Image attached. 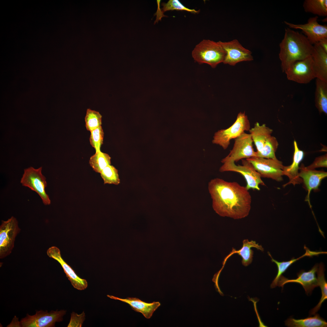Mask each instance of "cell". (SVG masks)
I'll return each mask as SVG.
<instances>
[{"mask_svg":"<svg viewBox=\"0 0 327 327\" xmlns=\"http://www.w3.org/2000/svg\"><path fill=\"white\" fill-rule=\"evenodd\" d=\"M315 106L320 113L327 114V82L316 78Z\"/></svg>","mask_w":327,"mask_h":327,"instance_id":"obj_22","label":"cell"},{"mask_svg":"<svg viewBox=\"0 0 327 327\" xmlns=\"http://www.w3.org/2000/svg\"><path fill=\"white\" fill-rule=\"evenodd\" d=\"M85 121L87 130L91 132L101 126L102 116L99 112L88 108L87 110Z\"/></svg>","mask_w":327,"mask_h":327,"instance_id":"obj_29","label":"cell"},{"mask_svg":"<svg viewBox=\"0 0 327 327\" xmlns=\"http://www.w3.org/2000/svg\"><path fill=\"white\" fill-rule=\"evenodd\" d=\"M279 46V58L284 72L295 61L310 57L313 48L305 35L288 28Z\"/></svg>","mask_w":327,"mask_h":327,"instance_id":"obj_2","label":"cell"},{"mask_svg":"<svg viewBox=\"0 0 327 327\" xmlns=\"http://www.w3.org/2000/svg\"><path fill=\"white\" fill-rule=\"evenodd\" d=\"M285 325L291 327H325L327 323L318 314H315L314 316L304 319L289 318L285 321Z\"/></svg>","mask_w":327,"mask_h":327,"instance_id":"obj_23","label":"cell"},{"mask_svg":"<svg viewBox=\"0 0 327 327\" xmlns=\"http://www.w3.org/2000/svg\"><path fill=\"white\" fill-rule=\"evenodd\" d=\"M100 174L104 184L117 185L120 183L118 170L112 165H110L107 166L102 170Z\"/></svg>","mask_w":327,"mask_h":327,"instance_id":"obj_30","label":"cell"},{"mask_svg":"<svg viewBox=\"0 0 327 327\" xmlns=\"http://www.w3.org/2000/svg\"><path fill=\"white\" fill-rule=\"evenodd\" d=\"M66 311L64 310L55 311L41 310L33 315L27 314L26 316L19 322L18 325L22 327H53L55 323L62 321Z\"/></svg>","mask_w":327,"mask_h":327,"instance_id":"obj_7","label":"cell"},{"mask_svg":"<svg viewBox=\"0 0 327 327\" xmlns=\"http://www.w3.org/2000/svg\"><path fill=\"white\" fill-rule=\"evenodd\" d=\"M324 268L322 263L318 266L317 271L318 286L321 288L322 296L318 304L309 312L310 315H315L320 308L322 303L327 299V282L325 277Z\"/></svg>","mask_w":327,"mask_h":327,"instance_id":"obj_24","label":"cell"},{"mask_svg":"<svg viewBox=\"0 0 327 327\" xmlns=\"http://www.w3.org/2000/svg\"><path fill=\"white\" fill-rule=\"evenodd\" d=\"M107 296L112 299L119 300L129 304L135 311L141 313L147 319H150L153 313L160 305L158 302L147 303L137 298L128 297L125 299L120 298L110 295Z\"/></svg>","mask_w":327,"mask_h":327,"instance_id":"obj_19","label":"cell"},{"mask_svg":"<svg viewBox=\"0 0 327 327\" xmlns=\"http://www.w3.org/2000/svg\"><path fill=\"white\" fill-rule=\"evenodd\" d=\"M90 132L89 140L91 145L95 149L96 152L100 151L104 137L102 126H101Z\"/></svg>","mask_w":327,"mask_h":327,"instance_id":"obj_31","label":"cell"},{"mask_svg":"<svg viewBox=\"0 0 327 327\" xmlns=\"http://www.w3.org/2000/svg\"><path fill=\"white\" fill-rule=\"evenodd\" d=\"M252 138L254 143L257 153L260 152L267 139L271 136L273 130L263 124L260 125L258 122L255 124L253 127L249 130Z\"/></svg>","mask_w":327,"mask_h":327,"instance_id":"obj_20","label":"cell"},{"mask_svg":"<svg viewBox=\"0 0 327 327\" xmlns=\"http://www.w3.org/2000/svg\"><path fill=\"white\" fill-rule=\"evenodd\" d=\"M47 254L49 257L56 260L60 264L74 287L80 290H84L87 288V280L79 277L72 268L65 261L61 256L59 248L55 246H51L48 249Z\"/></svg>","mask_w":327,"mask_h":327,"instance_id":"obj_14","label":"cell"},{"mask_svg":"<svg viewBox=\"0 0 327 327\" xmlns=\"http://www.w3.org/2000/svg\"><path fill=\"white\" fill-rule=\"evenodd\" d=\"M219 42L226 53L224 64L234 66L240 62L253 60L251 51L243 47L237 40Z\"/></svg>","mask_w":327,"mask_h":327,"instance_id":"obj_11","label":"cell"},{"mask_svg":"<svg viewBox=\"0 0 327 327\" xmlns=\"http://www.w3.org/2000/svg\"><path fill=\"white\" fill-rule=\"evenodd\" d=\"M327 167V154L315 158L313 163L309 166L306 167L310 169H315V168Z\"/></svg>","mask_w":327,"mask_h":327,"instance_id":"obj_34","label":"cell"},{"mask_svg":"<svg viewBox=\"0 0 327 327\" xmlns=\"http://www.w3.org/2000/svg\"><path fill=\"white\" fill-rule=\"evenodd\" d=\"M234 140L233 148L226 158L237 162L241 160L256 157V152L254 149L253 141L249 133L245 132Z\"/></svg>","mask_w":327,"mask_h":327,"instance_id":"obj_13","label":"cell"},{"mask_svg":"<svg viewBox=\"0 0 327 327\" xmlns=\"http://www.w3.org/2000/svg\"><path fill=\"white\" fill-rule=\"evenodd\" d=\"M303 6L306 12L319 16H327V0H305Z\"/></svg>","mask_w":327,"mask_h":327,"instance_id":"obj_25","label":"cell"},{"mask_svg":"<svg viewBox=\"0 0 327 327\" xmlns=\"http://www.w3.org/2000/svg\"><path fill=\"white\" fill-rule=\"evenodd\" d=\"M42 167L35 169L31 167L24 170L20 183L23 186L27 187L38 193L43 204L49 205L51 201L45 191L47 186L46 178L42 173Z\"/></svg>","mask_w":327,"mask_h":327,"instance_id":"obj_6","label":"cell"},{"mask_svg":"<svg viewBox=\"0 0 327 327\" xmlns=\"http://www.w3.org/2000/svg\"><path fill=\"white\" fill-rule=\"evenodd\" d=\"M89 164L94 171L100 173L104 168L111 165V157L108 154L101 150L96 151L90 157Z\"/></svg>","mask_w":327,"mask_h":327,"instance_id":"obj_26","label":"cell"},{"mask_svg":"<svg viewBox=\"0 0 327 327\" xmlns=\"http://www.w3.org/2000/svg\"><path fill=\"white\" fill-rule=\"evenodd\" d=\"M243 246L240 249L237 250L233 248L232 252L225 259H227L233 254L237 253L242 259V264L245 266H247L252 263L253 260V251L251 248H255L262 251L264 250V249L261 245H259L254 241H249L248 239H245L243 241Z\"/></svg>","mask_w":327,"mask_h":327,"instance_id":"obj_21","label":"cell"},{"mask_svg":"<svg viewBox=\"0 0 327 327\" xmlns=\"http://www.w3.org/2000/svg\"><path fill=\"white\" fill-rule=\"evenodd\" d=\"M162 5L163 6L162 11L164 12L173 10L185 11L193 13H198L199 12L198 10L186 7L178 0H170L167 3H163Z\"/></svg>","mask_w":327,"mask_h":327,"instance_id":"obj_32","label":"cell"},{"mask_svg":"<svg viewBox=\"0 0 327 327\" xmlns=\"http://www.w3.org/2000/svg\"><path fill=\"white\" fill-rule=\"evenodd\" d=\"M268 253L271 258L272 262L276 263L278 268V272L276 276L270 285V287L272 288H275L278 286V282L280 277L291 265L304 257L309 256V252L306 250L304 254L296 259L293 258L288 261L279 262L273 259L269 252H268Z\"/></svg>","mask_w":327,"mask_h":327,"instance_id":"obj_28","label":"cell"},{"mask_svg":"<svg viewBox=\"0 0 327 327\" xmlns=\"http://www.w3.org/2000/svg\"><path fill=\"white\" fill-rule=\"evenodd\" d=\"M246 159L252 164L261 177L271 178L278 182L283 180L284 166L282 162L277 159L253 157Z\"/></svg>","mask_w":327,"mask_h":327,"instance_id":"obj_9","label":"cell"},{"mask_svg":"<svg viewBox=\"0 0 327 327\" xmlns=\"http://www.w3.org/2000/svg\"><path fill=\"white\" fill-rule=\"evenodd\" d=\"M208 187L213 208L220 216L234 219L248 216L252 199L246 187L236 182H228L216 178L209 182Z\"/></svg>","mask_w":327,"mask_h":327,"instance_id":"obj_1","label":"cell"},{"mask_svg":"<svg viewBox=\"0 0 327 327\" xmlns=\"http://www.w3.org/2000/svg\"><path fill=\"white\" fill-rule=\"evenodd\" d=\"M294 151L292 164L288 166H283L282 168L283 175L286 176L289 178V181L284 185L285 187L288 184H292L294 186L299 184L302 182L301 178L299 176V164L304 158V153L299 148L297 142L295 140L293 142Z\"/></svg>","mask_w":327,"mask_h":327,"instance_id":"obj_17","label":"cell"},{"mask_svg":"<svg viewBox=\"0 0 327 327\" xmlns=\"http://www.w3.org/2000/svg\"><path fill=\"white\" fill-rule=\"evenodd\" d=\"M225 51L219 41L204 39L197 44L192 52L194 60L200 64L206 63L214 68L223 62Z\"/></svg>","mask_w":327,"mask_h":327,"instance_id":"obj_3","label":"cell"},{"mask_svg":"<svg viewBox=\"0 0 327 327\" xmlns=\"http://www.w3.org/2000/svg\"><path fill=\"white\" fill-rule=\"evenodd\" d=\"M18 222L12 216L6 221H2L0 226V258L9 255L14 246L16 237L20 232Z\"/></svg>","mask_w":327,"mask_h":327,"instance_id":"obj_8","label":"cell"},{"mask_svg":"<svg viewBox=\"0 0 327 327\" xmlns=\"http://www.w3.org/2000/svg\"><path fill=\"white\" fill-rule=\"evenodd\" d=\"M319 265L316 264L309 271L306 272L301 271L297 273V278L294 279H288L282 275L280 277L278 283V286L283 288L286 283L296 282L301 285L307 295L311 294L312 291L318 286V280L315 274L317 271Z\"/></svg>","mask_w":327,"mask_h":327,"instance_id":"obj_15","label":"cell"},{"mask_svg":"<svg viewBox=\"0 0 327 327\" xmlns=\"http://www.w3.org/2000/svg\"><path fill=\"white\" fill-rule=\"evenodd\" d=\"M242 160V165H237L232 160L226 158L221 161L223 164L220 167L221 172L232 171L239 173L245 178L246 182V188L259 190V185H265L260 174L255 170L252 164L246 159Z\"/></svg>","mask_w":327,"mask_h":327,"instance_id":"obj_4","label":"cell"},{"mask_svg":"<svg viewBox=\"0 0 327 327\" xmlns=\"http://www.w3.org/2000/svg\"><path fill=\"white\" fill-rule=\"evenodd\" d=\"M299 170V176L302 178L304 186L308 192L306 200L308 201L311 207L309 200L311 191L312 190L315 191H318L319 187L322 180L327 176V172L323 171L308 169L303 164L301 165Z\"/></svg>","mask_w":327,"mask_h":327,"instance_id":"obj_16","label":"cell"},{"mask_svg":"<svg viewBox=\"0 0 327 327\" xmlns=\"http://www.w3.org/2000/svg\"><path fill=\"white\" fill-rule=\"evenodd\" d=\"M311 56L316 78L327 82V53L316 43Z\"/></svg>","mask_w":327,"mask_h":327,"instance_id":"obj_18","label":"cell"},{"mask_svg":"<svg viewBox=\"0 0 327 327\" xmlns=\"http://www.w3.org/2000/svg\"><path fill=\"white\" fill-rule=\"evenodd\" d=\"M279 143L276 138L271 136L265 142L261 150L257 153L256 157L261 158L277 159L275 153L277 150Z\"/></svg>","mask_w":327,"mask_h":327,"instance_id":"obj_27","label":"cell"},{"mask_svg":"<svg viewBox=\"0 0 327 327\" xmlns=\"http://www.w3.org/2000/svg\"><path fill=\"white\" fill-rule=\"evenodd\" d=\"M285 73L288 80L300 84H307L316 78L311 56L295 61Z\"/></svg>","mask_w":327,"mask_h":327,"instance_id":"obj_10","label":"cell"},{"mask_svg":"<svg viewBox=\"0 0 327 327\" xmlns=\"http://www.w3.org/2000/svg\"><path fill=\"white\" fill-rule=\"evenodd\" d=\"M250 129V123L247 116L245 112H240L232 125L226 129L219 130L215 133L212 143L220 145L226 150L230 145L231 140L236 138L245 131H249Z\"/></svg>","mask_w":327,"mask_h":327,"instance_id":"obj_5","label":"cell"},{"mask_svg":"<svg viewBox=\"0 0 327 327\" xmlns=\"http://www.w3.org/2000/svg\"><path fill=\"white\" fill-rule=\"evenodd\" d=\"M85 314L83 312L81 314H78L74 312L71 314L70 321L67 326L68 327H81L85 319Z\"/></svg>","mask_w":327,"mask_h":327,"instance_id":"obj_33","label":"cell"},{"mask_svg":"<svg viewBox=\"0 0 327 327\" xmlns=\"http://www.w3.org/2000/svg\"><path fill=\"white\" fill-rule=\"evenodd\" d=\"M316 43L327 53V38L321 39Z\"/></svg>","mask_w":327,"mask_h":327,"instance_id":"obj_35","label":"cell"},{"mask_svg":"<svg viewBox=\"0 0 327 327\" xmlns=\"http://www.w3.org/2000/svg\"><path fill=\"white\" fill-rule=\"evenodd\" d=\"M316 16L309 18L307 22L303 24H296L284 21L289 28L301 30L312 45L317 43L321 39L327 38V26L321 25L318 22Z\"/></svg>","mask_w":327,"mask_h":327,"instance_id":"obj_12","label":"cell"}]
</instances>
